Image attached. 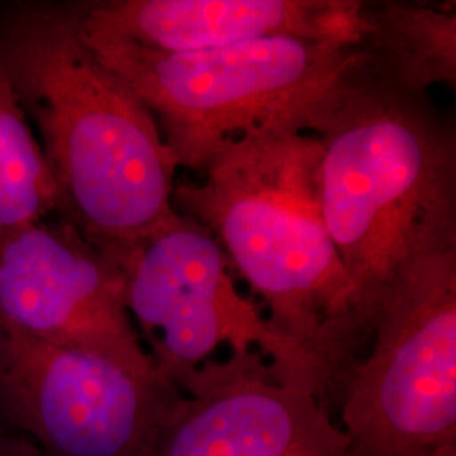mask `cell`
Wrapping results in <instances>:
<instances>
[{"label": "cell", "instance_id": "obj_1", "mask_svg": "<svg viewBox=\"0 0 456 456\" xmlns=\"http://www.w3.org/2000/svg\"><path fill=\"white\" fill-rule=\"evenodd\" d=\"M0 73L58 188V216L109 257L175 216L178 163L146 103L88 46L77 4L0 19Z\"/></svg>", "mask_w": 456, "mask_h": 456}, {"label": "cell", "instance_id": "obj_2", "mask_svg": "<svg viewBox=\"0 0 456 456\" xmlns=\"http://www.w3.org/2000/svg\"><path fill=\"white\" fill-rule=\"evenodd\" d=\"M320 205L350 282L360 359L392 294L426 256L456 247V132L428 94L363 65L326 110Z\"/></svg>", "mask_w": 456, "mask_h": 456}, {"label": "cell", "instance_id": "obj_3", "mask_svg": "<svg viewBox=\"0 0 456 456\" xmlns=\"http://www.w3.org/2000/svg\"><path fill=\"white\" fill-rule=\"evenodd\" d=\"M322 144L306 132L227 139L175 208L207 228L264 303L265 316L308 363L326 408L360 360L350 282L320 205Z\"/></svg>", "mask_w": 456, "mask_h": 456}, {"label": "cell", "instance_id": "obj_4", "mask_svg": "<svg viewBox=\"0 0 456 456\" xmlns=\"http://www.w3.org/2000/svg\"><path fill=\"white\" fill-rule=\"evenodd\" d=\"M83 36L98 60L146 103L178 167L195 171L227 139L314 131L363 65L359 46L297 37L166 54Z\"/></svg>", "mask_w": 456, "mask_h": 456}, {"label": "cell", "instance_id": "obj_5", "mask_svg": "<svg viewBox=\"0 0 456 456\" xmlns=\"http://www.w3.org/2000/svg\"><path fill=\"white\" fill-rule=\"evenodd\" d=\"M338 404L357 456H429L456 443V247L409 269Z\"/></svg>", "mask_w": 456, "mask_h": 456}, {"label": "cell", "instance_id": "obj_6", "mask_svg": "<svg viewBox=\"0 0 456 456\" xmlns=\"http://www.w3.org/2000/svg\"><path fill=\"white\" fill-rule=\"evenodd\" d=\"M110 259L124 277L127 311L149 359L178 391L228 345L232 354H261L282 379L322 399L308 363L237 289L225 252L193 218L176 212Z\"/></svg>", "mask_w": 456, "mask_h": 456}, {"label": "cell", "instance_id": "obj_7", "mask_svg": "<svg viewBox=\"0 0 456 456\" xmlns=\"http://www.w3.org/2000/svg\"><path fill=\"white\" fill-rule=\"evenodd\" d=\"M156 370L0 326V412L48 456H146L181 399Z\"/></svg>", "mask_w": 456, "mask_h": 456}, {"label": "cell", "instance_id": "obj_8", "mask_svg": "<svg viewBox=\"0 0 456 456\" xmlns=\"http://www.w3.org/2000/svg\"><path fill=\"white\" fill-rule=\"evenodd\" d=\"M0 326L156 370L118 265L60 216L0 237Z\"/></svg>", "mask_w": 456, "mask_h": 456}, {"label": "cell", "instance_id": "obj_9", "mask_svg": "<svg viewBox=\"0 0 456 456\" xmlns=\"http://www.w3.org/2000/svg\"><path fill=\"white\" fill-rule=\"evenodd\" d=\"M180 392L146 456H357L320 395L257 352L208 360Z\"/></svg>", "mask_w": 456, "mask_h": 456}, {"label": "cell", "instance_id": "obj_10", "mask_svg": "<svg viewBox=\"0 0 456 456\" xmlns=\"http://www.w3.org/2000/svg\"><path fill=\"white\" fill-rule=\"evenodd\" d=\"M83 33L132 46L186 54L264 37L359 46L357 0H100L80 2Z\"/></svg>", "mask_w": 456, "mask_h": 456}, {"label": "cell", "instance_id": "obj_11", "mask_svg": "<svg viewBox=\"0 0 456 456\" xmlns=\"http://www.w3.org/2000/svg\"><path fill=\"white\" fill-rule=\"evenodd\" d=\"M359 49L377 78L414 94L456 85L455 2L386 0L363 5Z\"/></svg>", "mask_w": 456, "mask_h": 456}, {"label": "cell", "instance_id": "obj_12", "mask_svg": "<svg viewBox=\"0 0 456 456\" xmlns=\"http://www.w3.org/2000/svg\"><path fill=\"white\" fill-rule=\"evenodd\" d=\"M48 161L12 86L0 73V237L58 216Z\"/></svg>", "mask_w": 456, "mask_h": 456}, {"label": "cell", "instance_id": "obj_13", "mask_svg": "<svg viewBox=\"0 0 456 456\" xmlns=\"http://www.w3.org/2000/svg\"><path fill=\"white\" fill-rule=\"evenodd\" d=\"M0 456H48L31 441L0 440Z\"/></svg>", "mask_w": 456, "mask_h": 456}, {"label": "cell", "instance_id": "obj_14", "mask_svg": "<svg viewBox=\"0 0 456 456\" xmlns=\"http://www.w3.org/2000/svg\"><path fill=\"white\" fill-rule=\"evenodd\" d=\"M429 456H456V443L444 444V446H441L440 450H436L435 453H431Z\"/></svg>", "mask_w": 456, "mask_h": 456}]
</instances>
